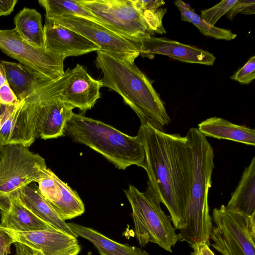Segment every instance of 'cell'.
<instances>
[{"mask_svg":"<svg viewBox=\"0 0 255 255\" xmlns=\"http://www.w3.org/2000/svg\"><path fill=\"white\" fill-rule=\"evenodd\" d=\"M181 13L183 21L192 23L205 36L213 37L215 39L231 40L235 39L237 34L231 31L212 26L203 19L200 15L197 14L194 9L185 2L178 0L174 2Z\"/></svg>","mask_w":255,"mask_h":255,"instance_id":"603a6c76","label":"cell"},{"mask_svg":"<svg viewBox=\"0 0 255 255\" xmlns=\"http://www.w3.org/2000/svg\"><path fill=\"white\" fill-rule=\"evenodd\" d=\"M13 243V239L0 225V255H8L10 252V246Z\"/></svg>","mask_w":255,"mask_h":255,"instance_id":"4dcf8cb0","label":"cell"},{"mask_svg":"<svg viewBox=\"0 0 255 255\" xmlns=\"http://www.w3.org/2000/svg\"><path fill=\"white\" fill-rule=\"evenodd\" d=\"M14 29L25 42L44 48V27L41 14L35 9L24 7L14 17Z\"/></svg>","mask_w":255,"mask_h":255,"instance_id":"7402d4cb","label":"cell"},{"mask_svg":"<svg viewBox=\"0 0 255 255\" xmlns=\"http://www.w3.org/2000/svg\"><path fill=\"white\" fill-rule=\"evenodd\" d=\"M1 227L14 243H21L43 255H78L81 251L77 238L56 229L18 232Z\"/></svg>","mask_w":255,"mask_h":255,"instance_id":"7c38bea8","label":"cell"},{"mask_svg":"<svg viewBox=\"0 0 255 255\" xmlns=\"http://www.w3.org/2000/svg\"><path fill=\"white\" fill-rule=\"evenodd\" d=\"M2 120H3V115L1 114L0 115V129L1 127V125H2Z\"/></svg>","mask_w":255,"mask_h":255,"instance_id":"d590c367","label":"cell"},{"mask_svg":"<svg viewBox=\"0 0 255 255\" xmlns=\"http://www.w3.org/2000/svg\"><path fill=\"white\" fill-rule=\"evenodd\" d=\"M49 19L81 34L98 45L100 50L122 61L134 63L140 54L138 45L93 20L71 15Z\"/></svg>","mask_w":255,"mask_h":255,"instance_id":"30bf717a","label":"cell"},{"mask_svg":"<svg viewBox=\"0 0 255 255\" xmlns=\"http://www.w3.org/2000/svg\"><path fill=\"white\" fill-rule=\"evenodd\" d=\"M100 23L139 46L155 33L150 29L133 0H77Z\"/></svg>","mask_w":255,"mask_h":255,"instance_id":"ba28073f","label":"cell"},{"mask_svg":"<svg viewBox=\"0 0 255 255\" xmlns=\"http://www.w3.org/2000/svg\"><path fill=\"white\" fill-rule=\"evenodd\" d=\"M136 136L145 152L147 187L167 209L175 230H179L191 183V158L187 139L148 124L140 125Z\"/></svg>","mask_w":255,"mask_h":255,"instance_id":"6da1fadb","label":"cell"},{"mask_svg":"<svg viewBox=\"0 0 255 255\" xmlns=\"http://www.w3.org/2000/svg\"><path fill=\"white\" fill-rule=\"evenodd\" d=\"M101 80L93 78L83 66L77 64L70 70L69 81L64 89L63 100L82 112L91 109L101 97Z\"/></svg>","mask_w":255,"mask_h":255,"instance_id":"9a60e30c","label":"cell"},{"mask_svg":"<svg viewBox=\"0 0 255 255\" xmlns=\"http://www.w3.org/2000/svg\"><path fill=\"white\" fill-rule=\"evenodd\" d=\"M67 225L77 237H82L92 243L101 255H149L139 248L115 242L92 228L74 223Z\"/></svg>","mask_w":255,"mask_h":255,"instance_id":"44dd1931","label":"cell"},{"mask_svg":"<svg viewBox=\"0 0 255 255\" xmlns=\"http://www.w3.org/2000/svg\"><path fill=\"white\" fill-rule=\"evenodd\" d=\"M192 255H199L196 251H194L193 253L192 254Z\"/></svg>","mask_w":255,"mask_h":255,"instance_id":"8d00e7d4","label":"cell"},{"mask_svg":"<svg viewBox=\"0 0 255 255\" xmlns=\"http://www.w3.org/2000/svg\"><path fill=\"white\" fill-rule=\"evenodd\" d=\"M0 49L48 80H56L64 74V57L25 42L14 28L0 29Z\"/></svg>","mask_w":255,"mask_h":255,"instance_id":"9c48e42d","label":"cell"},{"mask_svg":"<svg viewBox=\"0 0 255 255\" xmlns=\"http://www.w3.org/2000/svg\"><path fill=\"white\" fill-rule=\"evenodd\" d=\"M19 102L6 81L0 87V107L14 105Z\"/></svg>","mask_w":255,"mask_h":255,"instance_id":"f546056e","label":"cell"},{"mask_svg":"<svg viewBox=\"0 0 255 255\" xmlns=\"http://www.w3.org/2000/svg\"><path fill=\"white\" fill-rule=\"evenodd\" d=\"M38 190L64 221L79 216L85 212L78 194L46 168L37 180Z\"/></svg>","mask_w":255,"mask_h":255,"instance_id":"8fae6325","label":"cell"},{"mask_svg":"<svg viewBox=\"0 0 255 255\" xmlns=\"http://www.w3.org/2000/svg\"><path fill=\"white\" fill-rule=\"evenodd\" d=\"M0 225L15 231L56 229L30 211L22 202L18 194L11 197L8 208L5 211H0Z\"/></svg>","mask_w":255,"mask_h":255,"instance_id":"2e32d148","label":"cell"},{"mask_svg":"<svg viewBox=\"0 0 255 255\" xmlns=\"http://www.w3.org/2000/svg\"><path fill=\"white\" fill-rule=\"evenodd\" d=\"M198 130L205 136L227 139L255 145V130L245 125L233 124L225 119L211 117L198 124Z\"/></svg>","mask_w":255,"mask_h":255,"instance_id":"e0dca14e","label":"cell"},{"mask_svg":"<svg viewBox=\"0 0 255 255\" xmlns=\"http://www.w3.org/2000/svg\"><path fill=\"white\" fill-rule=\"evenodd\" d=\"M1 143H0V148H1Z\"/></svg>","mask_w":255,"mask_h":255,"instance_id":"f35d334b","label":"cell"},{"mask_svg":"<svg viewBox=\"0 0 255 255\" xmlns=\"http://www.w3.org/2000/svg\"><path fill=\"white\" fill-rule=\"evenodd\" d=\"M212 216L210 239L215 249L222 255H255V213L232 212L222 205L213 209Z\"/></svg>","mask_w":255,"mask_h":255,"instance_id":"52a82bcc","label":"cell"},{"mask_svg":"<svg viewBox=\"0 0 255 255\" xmlns=\"http://www.w3.org/2000/svg\"><path fill=\"white\" fill-rule=\"evenodd\" d=\"M13 244L15 247L14 255H43L41 252L31 249L21 243L15 242Z\"/></svg>","mask_w":255,"mask_h":255,"instance_id":"1f68e13d","label":"cell"},{"mask_svg":"<svg viewBox=\"0 0 255 255\" xmlns=\"http://www.w3.org/2000/svg\"><path fill=\"white\" fill-rule=\"evenodd\" d=\"M124 192L132 209L134 233L139 245L145 247L151 242L172 252L178 236L170 216L162 210L153 191L147 187L145 191L140 192L129 185Z\"/></svg>","mask_w":255,"mask_h":255,"instance_id":"5b68a950","label":"cell"},{"mask_svg":"<svg viewBox=\"0 0 255 255\" xmlns=\"http://www.w3.org/2000/svg\"><path fill=\"white\" fill-rule=\"evenodd\" d=\"M193 250L196 251L199 255H215L209 247L205 244L200 245Z\"/></svg>","mask_w":255,"mask_h":255,"instance_id":"836d02e7","label":"cell"},{"mask_svg":"<svg viewBox=\"0 0 255 255\" xmlns=\"http://www.w3.org/2000/svg\"><path fill=\"white\" fill-rule=\"evenodd\" d=\"M2 108L0 107V113L2 111Z\"/></svg>","mask_w":255,"mask_h":255,"instance_id":"74e56055","label":"cell"},{"mask_svg":"<svg viewBox=\"0 0 255 255\" xmlns=\"http://www.w3.org/2000/svg\"><path fill=\"white\" fill-rule=\"evenodd\" d=\"M23 204L39 218L56 229L76 238L67 223L57 214L50 204L42 196L38 188L26 186L18 193Z\"/></svg>","mask_w":255,"mask_h":255,"instance_id":"ffe728a7","label":"cell"},{"mask_svg":"<svg viewBox=\"0 0 255 255\" xmlns=\"http://www.w3.org/2000/svg\"><path fill=\"white\" fill-rule=\"evenodd\" d=\"M47 168L38 153L21 144L1 145L0 149V211L8 208L10 199L23 187L36 182Z\"/></svg>","mask_w":255,"mask_h":255,"instance_id":"8992f818","label":"cell"},{"mask_svg":"<svg viewBox=\"0 0 255 255\" xmlns=\"http://www.w3.org/2000/svg\"><path fill=\"white\" fill-rule=\"evenodd\" d=\"M96 65L103 73V87L119 94L136 113L141 124L163 130L170 122L164 104L147 76L134 64L97 51Z\"/></svg>","mask_w":255,"mask_h":255,"instance_id":"3957f363","label":"cell"},{"mask_svg":"<svg viewBox=\"0 0 255 255\" xmlns=\"http://www.w3.org/2000/svg\"><path fill=\"white\" fill-rule=\"evenodd\" d=\"M22 100L14 105L5 106L2 113L3 120L0 129L1 145L11 143L15 121L22 105Z\"/></svg>","mask_w":255,"mask_h":255,"instance_id":"484cf974","label":"cell"},{"mask_svg":"<svg viewBox=\"0 0 255 255\" xmlns=\"http://www.w3.org/2000/svg\"><path fill=\"white\" fill-rule=\"evenodd\" d=\"M191 158V183L188 201L178 241L187 242L194 249L205 244L209 247L212 228L209 214L208 193L215 167L213 148L197 128H190L186 135Z\"/></svg>","mask_w":255,"mask_h":255,"instance_id":"7a4b0ae2","label":"cell"},{"mask_svg":"<svg viewBox=\"0 0 255 255\" xmlns=\"http://www.w3.org/2000/svg\"><path fill=\"white\" fill-rule=\"evenodd\" d=\"M231 212L251 216L255 213V157L243 172L241 179L225 206Z\"/></svg>","mask_w":255,"mask_h":255,"instance_id":"d6986e66","label":"cell"},{"mask_svg":"<svg viewBox=\"0 0 255 255\" xmlns=\"http://www.w3.org/2000/svg\"><path fill=\"white\" fill-rule=\"evenodd\" d=\"M231 78L243 85L251 83L255 79V56L251 57Z\"/></svg>","mask_w":255,"mask_h":255,"instance_id":"83f0119b","label":"cell"},{"mask_svg":"<svg viewBox=\"0 0 255 255\" xmlns=\"http://www.w3.org/2000/svg\"><path fill=\"white\" fill-rule=\"evenodd\" d=\"M137 8L141 13L150 29L155 33H166L162 23L166 8H163L165 1L162 0H133Z\"/></svg>","mask_w":255,"mask_h":255,"instance_id":"d4e9b609","label":"cell"},{"mask_svg":"<svg viewBox=\"0 0 255 255\" xmlns=\"http://www.w3.org/2000/svg\"><path fill=\"white\" fill-rule=\"evenodd\" d=\"M255 13V0H237L226 14L227 17L232 20L238 13L254 14Z\"/></svg>","mask_w":255,"mask_h":255,"instance_id":"f1b7e54d","label":"cell"},{"mask_svg":"<svg viewBox=\"0 0 255 255\" xmlns=\"http://www.w3.org/2000/svg\"><path fill=\"white\" fill-rule=\"evenodd\" d=\"M237 0H224L212 7L202 10L201 17L212 26L224 15L226 14Z\"/></svg>","mask_w":255,"mask_h":255,"instance_id":"4316f807","label":"cell"},{"mask_svg":"<svg viewBox=\"0 0 255 255\" xmlns=\"http://www.w3.org/2000/svg\"><path fill=\"white\" fill-rule=\"evenodd\" d=\"M6 78L4 69L0 63V87L6 81Z\"/></svg>","mask_w":255,"mask_h":255,"instance_id":"e575fe53","label":"cell"},{"mask_svg":"<svg viewBox=\"0 0 255 255\" xmlns=\"http://www.w3.org/2000/svg\"><path fill=\"white\" fill-rule=\"evenodd\" d=\"M64 134L97 151L119 169L133 165L144 168L145 152L138 137L103 122L73 113Z\"/></svg>","mask_w":255,"mask_h":255,"instance_id":"277c9868","label":"cell"},{"mask_svg":"<svg viewBox=\"0 0 255 255\" xmlns=\"http://www.w3.org/2000/svg\"><path fill=\"white\" fill-rule=\"evenodd\" d=\"M44 48L66 58L100 50V47L81 34L45 18Z\"/></svg>","mask_w":255,"mask_h":255,"instance_id":"5bb4252c","label":"cell"},{"mask_svg":"<svg viewBox=\"0 0 255 255\" xmlns=\"http://www.w3.org/2000/svg\"><path fill=\"white\" fill-rule=\"evenodd\" d=\"M139 46L140 54L150 59L160 54L183 62L209 66L213 65L216 60L207 51L165 37L150 36L141 40Z\"/></svg>","mask_w":255,"mask_h":255,"instance_id":"4fadbf2b","label":"cell"},{"mask_svg":"<svg viewBox=\"0 0 255 255\" xmlns=\"http://www.w3.org/2000/svg\"><path fill=\"white\" fill-rule=\"evenodd\" d=\"M44 8L45 18H53L63 15H71L87 18L100 23L99 20L77 0H39Z\"/></svg>","mask_w":255,"mask_h":255,"instance_id":"cb8c5ba5","label":"cell"},{"mask_svg":"<svg viewBox=\"0 0 255 255\" xmlns=\"http://www.w3.org/2000/svg\"><path fill=\"white\" fill-rule=\"evenodd\" d=\"M6 80L19 101L32 94L48 80L38 73L20 63L0 60Z\"/></svg>","mask_w":255,"mask_h":255,"instance_id":"ac0fdd59","label":"cell"},{"mask_svg":"<svg viewBox=\"0 0 255 255\" xmlns=\"http://www.w3.org/2000/svg\"><path fill=\"white\" fill-rule=\"evenodd\" d=\"M17 0H0V16L10 14L13 10Z\"/></svg>","mask_w":255,"mask_h":255,"instance_id":"d6a6232c","label":"cell"}]
</instances>
